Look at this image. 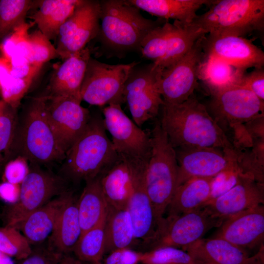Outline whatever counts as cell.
Here are the masks:
<instances>
[{
  "label": "cell",
  "instance_id": "7bdbcfd3",
  "mask_svg": "<svg viewBox=\"0 0 264 264\" xmlns=\"http://www.w3.org/2000/svg\"><path fill=\"white\" fill-rule=\"evenodd\" d=\"M142 253L130 248L118 249L107 254L97 264H138Z\"/></svg>",
  "mask_w": 264,
  "mask_h": 264
},
{
  "label": "cell",
  "instance_id": "4316f807",
  "mask_svg": "<svg viewBox=\"0 0 264 264\" xmlns=\"http://www.w3.org/2000/svg\"><path fill=\"white\" fill-rule=\"evenodd\" d=\"M81 0H35L38 10L30 16L39 30L50 41L56 40L61 25Z\"/></svg>",
  "mask_w": 264,
  "mask_h": 264
},
{
  "label": "cell",
  "instance_id": "3957f363",
  "mask_svg": "<svg viewBox=\"0 0 264 264\" xmlns=\"http://www.w3.org/2000/svg\"><path fill=\"white\" fill-rule=\"evenodd\" d=\"M100 4L97 37L105 46L115 51H139L145 37L168 21L159 18L152 20L144 17L139 9L128 0H101Z\"/></svg>",
  "mask_w": 264,
  "mask_h": 264
},
{
  "label": "cell",
  "instance_id": "f35d334b",
  "mask_svg": "<svg viewBox=\"0 0 264 264\" xmlns=\"http://www.w3.org/2000/svg\"><path fill=\"white\" fill-rule=\"evenodd\" d=\"M28 42V60L30 63L42 66L44 63L59 57L56 47L39 30L29 34Z\"/></svg>",
  "mask_w": 264,
  "mask_h": 264
},
{
  "label": "cell",
  "instance_id": "d4e9b609",
  "mask_svg": "<svg viewBox=\"0 0 264 264\" xmlns=\"http://www.w3.org/2000/svg\"><path fill=\"white\" fill-rule=\"evenodd\" d=\"M213 178L195 177L177 187L166 211L179 216L204 207L211 198Z\"/></svg>",
  "mask_w": 264,
  "mask_h": 264
},
{
  "label": "cell",
  "instance_id": "60d3db41",
  "mask_svg": "<svg viewBox=\"0 0 264 264\" xmlns=\"http://www.w3.org/2000/svg\"><path fill=\"white\" fill-rule=\"evenodd\" d=\"M28 161L21 156H17L9 161L4 167L5 181L21 184L29 170Z\"/></svg>",
  "mask_w": 264,
  "mask_h": 264
},
{
  "label": "cell",
  "instance_id": "8fae6325",
  "mask_svg": "<svg viewBox=\"0 0 264 264\" xmlns=\"http://www.w3.org/2000/svg\"><path fill=\"white\" fill-rule=\"evenodd\" d=\"M205 36L179 60L159 72L158 87L164 104H181L194 94L198 85V66L204 56Z\"/></svg>",
  "mask_w": 264,
  "mask_h": 264
},
{
  "label": "cell",
  "instance_id": "e0dca14e",
  "mask_svg": "<svg viewBox=\"0 0 264 264\" xmlns=\"http://www.w3.org/2000/svg\"><path fill=\"white\" fill-rule=\"evenodd\" d=\"M118 154L114 163L101 175L100 183L108 205L127 209L134 181L146 171L148 160Z\"/></svg>",
  "mask_w": 264,
  "mask_h": 264
},
{
  "label": "cell",
  "instance_id": "b9f144b4",
  "mask_svg": "<svg viewBox=\"0 0 264 264\" xmlns=\"http://www.w3.org/2000/svg\"><path fill=\"white\" fill-rule=\"evenodd\" d=\"M9 60L11 75L19 79L34 80L42 67L30 63L24 58L15 57Z\"/></svg>",
  "mask_w": 264,
  "mask_h": 264
},
{
  "label": "cell",
  "instance_id": "ba28073f",
  "mask_svg": "<svg viewBox=\"0 0 264 264\" xmlns=\"http://www.w3.org/2000/svg\"><path fill=\"white\" fill-rule=\"evenodd\" d=\"M139 64L110 65L90 57L80 89L82 100L103 107L124 103L123 91L132 69Z\"/></svg>",
  "mask_w": 264,
  "mask_h": 264
},
{
  "label": "cell",
  "instance_id": "603a6c76",
  "mask_svg": "<svg viewBox=\"0 0 264 264\" xmlns=\"http://www.w3.org/2000/svg\"><path fill=\"white\" fill-rule=\"evenodd\" d=\"M73 195L69 190L28 215L17 227L30 244H40L51 234L65 203Z\"/></svg>",
  "mask_w": 264,
  "mask_h": 264
},
{
  "label": "cell",
  "instance_id": "7c38bea8",
  "mask_svg": "<svg viewBox=\"0 0 264 264\" xmlns=\"http://www.w3.org/2000/svg\"><path fill=\"white\" fill-rule=\"evenodd\" d=\"M208 111L221 127L234 128L264 115V101L248 89L233 86L213 94Z\"/></svg>",
  "mask_w": 264,
  "mask_h": 264
},
{
  "label": "cell",
  "instance_id": "4dcf8cb0",
  "mask_svg": "<svg viewBox=\"0 0 264 264\" xmlns=\"http://www.w3.org/2000/svg\"><path fill=\"white\" fill-rule=\"evenodd\" d=\"M105 254L136 245L131 219L127 209L108 205L105 223Z\"/></svg>",
  "mask_w": 264,
  "mask_h": 264
},
{
  "label": "cell",
  "instance_id": "bcb514c9",
  "mask_svg": "<svg viewBox=\"0 0 264 264\" xmlns=\"http://www.w3.org/2000/svg\"><path fill=\"white\" fill-rule=\"evenodd\" d=\"M20 195V184H15L7 181L0 183V198L6 203H15Z\"/></svg>",
  "mask_w": 264,
  "mask_h": 264
},
{
  "label": "cell",
  "instance_id": "f546056e",
  "mask_svg": "<svg viewBox=\"0 0 264 264\" xmlns=\"http://www.w3.org/2000/svg\"><path fill=\"white\" fill-rule=\"evenodd\" d=\"M100 176L86 182L78 198L81 234L97 225L106 216L108 204L102 191Z\"/></svg>",
  "mask_w": 264,
  "mask_h": 264
},
{
  "label": "cell",
  "instance_id": "836d02e7",
  "mask_svg": "<svg viewBox=\"0 0 264 264\" xmlns=\"http://www.w3.org/2000/svg\"><path fill=\"white\" fill-rule=\"evenodd\" d=\"M35 0H0V39L6 37L25 22V17Z\"/></svg>",
  "mask_w": 264,
  "mask_h": 264
},
{
  "label": "cell",
  "instance_id": "277c9868",
  "mask_svg": "<svg viewBox=\"0 0 264 264\" xmlns=\"http://www.w3.org/2000/svg\"><path fill=\"white\" fill-rule=\"evenodd\" d=\"M45 99L46 94L34 98L19 116L14 158L21 156L39 165L65 159L47 117Z\"/></svg>",
  "mask_w": 264,
  "mask_h": 264
},
{
  "label": "cell",
  "instance_id": "681fc988",
  "mask_svg": "<svg viewBox=\"0 0 264 264\" xmlns=\"http://www.w3.org/2000/svg\"><path fill=\"white\" fill-rule=\"evenodd\" d=\"M57 264H90L82 262L69 254L62 255Z\"/></svg>",
  "mask_w": 264,
  "mask_h": 264
},
{
  "label": "cell",
  "instance_id": "9c48e42d",
  "mask_svg": "<svg viewBox=\"0 0 264 264\" xmlns=\"http://www.w3.org/2000/svg\"><path fill=\"white\" fill-rule=\"evenodd\" d=\"M223 221L214 217L206 206L179 216H167L153 239L144 248V252L166 246L183 250L202 239L210 229L220 227Z\"/></svg>",
  "mask_w": 264,
  "mask_h": 264
},
{
  "label": "cell",
  "instance_id": "9a60e30c",
  "mask_svg": "<svg viewBox=\"0 0 264 264\" xmlns=\"http://www.w3.org/2000/svg\"><path fill=\"white\" fill-rule=\"evenodd\" d=\"M103 121L106 131L119 154L149 160L151 153V133L138 126L124 112L121 104H110L103 108Z\"/></svg>",
  "mask_w": 264,
  "mask_h": 264
},
{
  "label": "cell",
  "instance_id": "f907efd6",
  "mask_svg": "<svg viewBox=\"0 0 264 264\" xmlns=\"http://www.w3.org/2000/svg\"><path fill=\"white\" fill-rule=\"evenodd\" d=\"M0 264H14V263L10 257L3 254L0 258Z\"/></svg>",
  "mask_w": 264,
  "mask_h": 264
},
{
  "label": "cell",
  "instance_id": "d6a6232c",
  "mask_svg": "<svg viewBox=\"0 0 264 264\" xmlns=\"http://www.w3.org/2000/svg\"><path fill=\"white\" fill-rule=\"evenodd\" d=\"M105 218L81 235L73 251L75 257L79 260L90 264H97L103 258Z\"/></svg>",
  "mask_w": 264,
  "mask_h": 264
},
{
  "label": "cell",
  "instance_id": "1f68e13d",
  "mask_svg": "<svg viewBox=\"0 0 264 264\" xmlns=\"http://www.w3.org/2000/svg\"><path fill=\"white\" fill-rule=\"evenodd\" d=\"M17 108L0 99V173L14 158V147L19 117Z\"/></svg>",
  "mask_w": 264,
  "mask_h": 264
},
{
  "label": "cell",
  "instance_id": "7dc6e473",
  "mask_svg": "<svg viewBox=\"0 0 264 264\" xmlns=\"http://www.w3.org/2000/svg\"><path fill=\"white\" fill-rule=\"evenodd\" d=\"M243 126L251 139L264 138V115L253 119Z\"/></svg>",
  "mask_w": 264,
  "mask_h": 264
},
{
  "label": "cell",
  "instance_id": "6da1fadb",
  "mask_svg": "<svg viewBox=\"0 0 264 264\" xmlns=\"http://www.w3.org/2000/svg\"><path fill=\"white\" fill-rule=\"evenodd\" d=\"M160 121L175 148L206 147L235 150L224 131L193 94L186 101L162 106Z\"/></svg>",
  "mask_w": 264,
  "mask_h": 264
},
{
  "label": "cell",
  "instance_id": "484cf974",
  "mask_svg": "<svg viewBox=\"0 0 264 264\" xmlns=\"http://www.w3.org/2000/svg\"><path fill=\"white\" fill-rule=\"evenodd\" d=\"M139 10L167 20L174 19L184 24L191 23L197 11L203 5L210 6L212 0H128Z\"/></svg>",
  "mask_w": 264,
  "mask_h": 264
},
{
  "label": "cell",
  "instance_id": "44dd1931",
  "mask_svg": "<svg viewBox=\"0 0 264 264\" xmlns=\"http://www.w3.org/2000/svg\"><path fill=\"white\" fill-rule=\"evenodd\" d=\"M186 251L205 264H262L264 246L249 257L242 249L220 238L201 239L186 247Z\"/></svg>",
  "mask_w": 264,
  "mask_h": 264
},
{
  "label": "cell",
  "instance_id": "30bf717a",
  "mask_svg": "<svg viewBox=\"0 0 264 264\" xmlns=\"http://www.w3.org/2000/svg\"><path fill=\"white\" fill-rule=\"evenodd\" d=\"M137 66L125 83L123 96L133 121L140 127L157 116L164 101L158 87L159 72L153 68L152 63Z\"/></svg>",
  "mask_w": 264,
  "mask_h": 264
},
{
  "label": "cell",
  "instance_id": "f1b7e54d",
  "mask_svg": "<svg viewBox=\"0 0 264 264\" xmlns=\"http://www.w3.org/2000/svg\"><path fill=\"white\" fill-rule=\"evenodd\" d=\"M165 53L161 60L152 64L153 68L160 72L183 57L195 43L207 34L193 23L184 24L175 21Z\"/></svg>",
  "mask_w": 264,
  "mask_h": 264
},
{
  "label": "cell",
  "instance_id": "5b68a950",
  "mask_svg": "<svg viewBox=\"0 0 264 264\" xmlns=\"http://www.w3.org/2000/svg\"><path fill=\"white\" fill-rule=\"evenodd\" d=\"M210 36L245 38L264 33V0H214L205 13L192 22Z\"/></svg>",
  "mask_w": 264,
  "mask_h": 264
},
{
  "label": "cell",
  "instance_id": "c3c4849f",
  "mask_svg": "<svg viewBox=\"0 0 264 264\" xmlns=\"http://www.w3.org/2000/svg\"><path fill=\"white\" fill-rule=\"evenodd\" d=\"M11 70L9 60L0 56V85L11 75Z\"/></svg>",
  "mask_w": 264,
  "mask_h": 264
},
{
  "label": "cell",
  "instance_id": "7402d4cb",
  "mask_svg": "<svg viewBox=\"0 0 264 264\" xmlns=\"http://www.w3.org/2000/svg\"><path fill=\"white\" fill-rule=\"evenodd\" d=\"M90 57V49L86 46L64 60L50 78L48 94L81 98L80 89Z\"/></svg>",
  "mask_w": 264,
  "mask_h": 264
},
{
  "label": "cell",
  "instance_id": "d6986e66",
  "mask_svg": "<svg viewBox=\"0 0 264 264\" xmlns=\"http://www.w3.org/2000/svg\"><path fill=\"white\" fill-rule=\"evenodd\" d=\"M214 238L224 239L243 249L263 245L264 206L260 204L225 219Z\"/></svg>",
  "mask_w": 264,
  "mask_h": 264
},
{
  "label": "cell",
  "instance_id": "816d5d0a",
  "mask_svg": "<svg viewBox=\"0 0 264 264\" xmlns=\"http://www.w3.org/2000/svg\"></svg>",
  "mask_w": 264,
  "mask_h": 264
},
{
  "label": "cell",
  "instance_id": "5bb4252c",
  "mask_svg": "<svg viewBox=\"0 0 264 264\" xmlns=\"http://www.w3.org/2000/svg\"><path fill=\"white\" fill-rule=\"evenodd\" d=\"M80 98L46 94L47 117L58 141L66 153L86 129L91 115Z\"/></svg>",
  "mask_w": 264,
  "mask_h": 264
},
{
  "label": "cell",
  "instance_id": "4fadbf2b",
  "mask_svg": "<svg viewBox=\"0 0 264 264\" xmlns=\"http://www.w3.org/2000/svg\"><path fill=\"white\" fill-rule=\"evenodd\" d=\"M100 14V1L81 0L59 30L56 39L59 57L68 58L97 37Z\"/></svg>",
  "mask_w": 264,
  "mask_h": 264
},
{
  "label": "cell",
  "instance_id": "74e56055",
  "mask_svg": "<svg viewBox=\"0 0 264 264\" xmlns=\"http://www.w3.org/2000/svg\"><path fill=\"white\" fill-rule=\"evenodd\" d=\"M31 24L24 22L5 37L0 45L2 56L8 60L15 57L28 59L29 29Z\"/></svg>",
  "mask_w": 264,
  "mask_h": 264
},
{
  "label": "cell",
  "instance_id": "83f0119b",
  "mask_svg": "<svg viewBox=\"0 0 264 264\" xmlns=\"http://www.w3.org/2000/svg\"><path fill=\"white\" fill-rule=\"evenodd\" d=\"M246 70L221 59L204 54L198 70V79L211 95L225 88L239 86Z\"/></svg>",
  "mask_w": 264,
  "mask_h": 264
},
{
  "label": "cell",
  "instance_id": "cb8c5ba5",
  "mask_svg": "<svg viewBox=\"0 0 264 264\" xmlns=\"http://www.w3.org/2000/svg\"><path fill=\"white\" fill-rule=\"evenodd\" d=\"M77 201L73 194L65 203L48 239V245L61 255L73 252L81 235Z\"/></svg>",
  "mask_w": 264,
  "mask_h": 264
},
{
  "label": "cell",
  "instance_id": "8992f818",
  "mask_svg": "<svg viewBox=\"0 0 264 264\" xmlns=\"http://www.w3.org/2000/svg\"><path fill=\"white\" fill-rule=\"evenodd\" d=\"M151 153L145 185L155 215L161 221L176 188L178 166L175 148L157 121L150 132Z\"/></svg>",
  "mask_w": 264,
  "mask_h": 264
},
{
  "label": "cell",
  "instance_id": "ab89813d",
  "mask_svg": "<svg viewBox=\"0 0 264 264\" xmlns=\"http://www.w3.org/2000/svg\"><path fill=\"white\" fill-rule=\"evenodd\" d=\"M33 81V80L21 79L10 75L0 85L1 99L18 108Z\"/></svg>",
  "mask_w": 264,
  "mask_h": 264
},
{
  "label": "cell",
  "instance_id": "f6af8a7d",
  "mask_svg": "<svg viewBox=\"0 0 264 264\" xmlns=\"http://www.w3.org/2000/svg\"><path fill=\"white\" fill-rule=\"evenodd\" d=\"M62 255L47 247H36L26 258L22 260L19 264H57Z\"/></svg>",
  "mask_w": 264,
  "mask_h": 264
},
{
  "label": "cell",
  "instance_id": "7a4b0ae2",
  "mask_svg": "<svg viewBox=\"0 0 264 264\" xmlns=\"http://www.w3.org/2000/svg\"><path fill=\"white\" fill-rule=\"evenodd\" d=\"M118 154L107 134L103 118L91 115L83 132L66 153L61 176L77 184L104 174Z\"/></svg>",
  "mask_w": 264,
  "mask_h": 264
},
{
  "label": "cell",
  "instance_id": "52a82bcc",
  "mask_svg": "<svg viewBox=\"0 0 264 264\" xmlns=\"http://www.w3.org/2000/svg\"><path fill=\"white\" fill-rule=\"evenodd\" d=\"M68 183L61 175L30 163L28 173L20 184L19 200L3 212L5 226L17 228L31 213L68 190Z\"/></svg>",
  "mask_w": 264,
  "mask_h": 264
},
{
  "label": "cell",
  "instance_id": "ffe728a7",
  "mask_svg": "<svg viewBox=\"0 0 264 264\" xmlns=\"http://www.w3.org/2000/svg\"><path fill=\"white\" fill-rule=\"evenodd\" d=\"M264 202V185L241 175L236 184L223 194L212 198L206 206L212 214L224 220L227 218Z\"/></svg>",
  "mask_w": 264,
  "mask_h": 264
},
{
  "label": "cell",
  "instance_id": "ac0fdd59",
  "mask_svg": "<svg viewBox=\"0 0 264 264\" xmlns=\"http://www.w3.org/2000/svg\"><path fill=\"white\" fill-rule=\"evenodd\" d=\"M204 54L221 59L246 70L264 66V52L251 40L231 35H206L203 41Z\"/></svg>",
  "mask_w": 264,
  "mask_h": 264
},
{
  "label": "cell",
  "instance_id": "2e32d148",
  "mask_svg": "<svg viewBox=\"0 0 264 264\" xmlns=\"http://www.w3.org/2000/svg\"><path fill=\"white\" fill-rule=\"evenodd\" d=\"M175 149L178 166L176 188L192 178H213L237 160L235 150L206 147Z\"/></svg>",
  "mask_w": 264,
  "mask_h": 264
},
{
  "label": "cell",
  "instance_id": "e575fe53",
  "mask_svg": "<svg viewBox=\"0 0 264 264\" xmlns=\"http://www.w3.org/2000/svg\"><path fill=\"white\" fill-rule=\"evenodd\" d=\"M174 27L167 21L150 31L141 42L139 51L142 56L155 64L163 57Z\"/></svg>",
  "mask_w": 264,
  "mask_h": 264
},
{
  "label": "cell",
  "instance_id": "8d00e7d4",
  "mask_svg": "<svg viewBox=\"0 0 264 264\" xmlns=\"http://www.w3.org/2000/svg\"><path fill=\"white\" fill-rule=\"evenodd\" d=\"M32 249L27 239L19 230L13 227H0V252L9 257L22 260Z\"/></svg>",
  "mask_w": 264,
  "mask_h": 264
},
{
  "label": "cell",
  "instance_id": "d590c367",
  "mask_svg": "<svg viewBox=\"0 0 264 264\" xmlns=\"http://www.w3.org/2000/svg\"><path fill=\"white\" fill-rule=\"evenodd\" d=\"M142 264H205L186 251L174 247H162L142 252Z\"/></svg>",
  "mask_w": 264,
  "mask_h": 264
},
{
  "label": "cell",
  "instance_id": "ee69618b",
  "mask_svg": "<svg viewBox=\"0 0 264 264\" xmlns=\"http://www.w3.org/2000/svg\"><path fill=\"white\" fill-rule=\"evenodd\" d=\"M239 86L250 90L261 100L264 101V67L255 68L250 72H246Z\"/></svg>",
  "mask_w": 264,
  "mask_h": 264
}]
</instances>
